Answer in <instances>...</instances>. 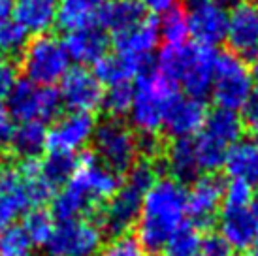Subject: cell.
<instances>
[{
    "mask_svg": "<svg viewBox=\"0 0 258 256\" xmlns=\"http://www.w3.org/2000/svg\"><path fill=\"white\" fill-rule=\"evenodd\" d=\"M186 188L172 177H158L145 192L136 222V241L151 254L164 249L173 232L185 224Z\"/></svg>",
    "mask_w": 258,
    "mask_h": 256,
    "instance_id": "obj_1",
    "label": "cell"
},
{
    "mask_svg": "<svg viewBox=\"0 0 258 256\" xmlns=\"http://www.w3.org/2000/svg\"><path fill=\"white\" fill-rule=\"evenodd\" d=\"M157 171V164L149 158L138 160L130 168L119 190L113 194V198L108 200L100 207L98 226L104 235H111L115 239V237L126 235L130 228L136 226L145 192L158 179Z\"/></svg>",
    "mask_w": 258,
    "mask_h": 256,
    "instance_id": "obj_2",
    "label": "cell"
},
{
    "mask_svg": "<svg viewBox=\"0 0 258 256\" xmlns=\"http://www.w3.org/2000/svg\"><path fill=\"white\" fill-rule=\"evenodd\" d=\"M217 57L219 53L215 47L198 42L166 45L158 55V72L164 74L175 87H183L185 94L202 100L211 93Z\"/></svg>",
    "mask_w": 258,
    "mask_h": 256,
    "instance_id": "obj_3",
    "label": "cell"
},
{
    "mask_svg": "<svg viewBox=\"0 0 258 256\" xmlns=\"http://www.w3.org/2000/svg\"><path fill=\"white\" fill-rule=\"evenodd\" d=\"M179 93L158 68L147 66L136 78L134 100L130 106L128 117L132 130L140 132L138 138H157L162 128V113L170 100Z\"/></svg>",
    "mask_w": 258,
    "mask_h": 256,
    "instance_id": "obj_4",
    "label": "cell"
},
{
    "mask_svg": "<svg viewBox=\"0 0 258 256\" xmlns=\"http://www.w3.org/2000/svg\"><path fill=\"white\" fill-rule=\"evenodd\" d=\"M21 70L27 81L40 87H53L70 70V57L62 40L53 34L34 36L21 51Z\"/></svg>",
    "mask_w": 258,
    "mask_h": 256,
    "instance_id": "obj_5",
    "label": "cell"
},
{
    "mask_svg": "<svg viewBox=\"0 0 258 256\" xmlns=\"http://www.w3.org/2000/svg\"><path fill=\"white\" fill-rule=\"evenodd\" d=\"M94 157L117 175L128 173L140 160V138L122 121L108 119L96 124L93 136Z\"/></svg>",
    "mask_w": 258,
    "mask_h": 256,
    "instance_id": "obj_6",
    "label": "cell"
},
{
    "mask_svg": "<svg viewBox=\"0 0 258 256\" xmlns=\"http://www.w3.org/2000/svg\"><path fill=\"white\" fill-rule=\"evenodd\" d=\"M252 89L254 81L245 58L237 57L232 51L221 53L217 57L213 85H211V94L217 107L230 111L241 109Z\"/></svg>",
    "mask_w": 258,
    "mask_h": 256,
    "instance_id": "obj_7",
    "label": "cell"
},
{
    "mask_svg": "<svg viewBox=\"0 0 258 256\" xmlns=\"http://www.w3.org/2000/svg\"><path fill=\"white\" fill-rule=\"evenodd\" d=\"M8 111L17 122L40 121L49 122L60 117L62 98L55 87H40L27 79L17 81L8 94Z\"/></svg>",
    "mask_w": 258,
    "mask_h": 256,
    "instance_id": "obj_8",
    "label": "cell"
},
{
    "mask_svg": "<svg viewBox=\"0 0 258 256\" xmlns=\"http://www.w3.org/2000/svg\"><path fill=\"white\" fill-rule=\"evenodd\" d=\"M104 232L91 219L60 222L43 245L47 256H94L102 249Z\"/></svg>",
    "mask_w": 258,
    "mask_h": 256,
    "instance_id": "obj_9",
    "label": "cell"
},
{
    "mask_svg": "<svg viewBox=\"0 0 258 256\" xmlns=\"http://www.w3.org/2000/svg\"><path fill=\"white\" fill-rule=\"evenodd\" d=\"M121 183V175L106 168L94 157V153H83L78 157V168L68 181V185H72L93 209L102 207L108 200L113 198Z\"/></svg>",
    "mask_w": 258,
    "mask_h": 256,
    "instance_id": "obj_10",
    "label": "cell"
},
{
    "mask_svg": "<svg viewBox=\"0 0 258 256\" xmlns=\"http://www.w3.org/2000/svg\"><path fill=\"white\" fill-rule=\"evenodd\" d=\"M96 121L93 113L70 111L55 119L53 126L47 128V147L49 153H68L83 149L93 140Z\"/></svg>",
    "mask_w": 258,
    "mask_h": 256,
    "instance_id": "obj_11",
    "label": "cell"
},
{
    "mask_svg": "<svg viewBox=\"0 0 258 256\" xmlns=\"http://www.w3.org/2000/svg\"><path fill=\"white\" fill-rule=\"evenodd\" d=\"M208 117V107L204 100L177 93L164 107L162 128L173 140H183L198 134Z\"/></svg>",
    "mask_w": 258,
    "mask_h": 256,
    "instance_id": "obj_12",
    "label": "cell"
},
{
    "mask_svg": "<svg viewBox=\"0 0 258 256\" xmlns=\"http://www.w3.org/2000/svg\"><path fill=\"white\" fill-rule=\"evenodd\" d=\"M58 94L62 98V104L70 107L72 111L93 113L98 107H102L104 85L89 68L76 66V68H70L64 78L60 79Z\"/></svg>",
    "mask_w": 258,
    "mask_h": 256,
    "instance_id": "obj_13",
    "label": "cell"
},
{
    "mask_svg": "<svg viewBox=\"0 0 258 256\" xmlns=\"http://www.w3.org/2000/svg\"><path fill=\"white\" fill-rule=\"evenodd\" d=\"M188 29L194 40L202 45L215 47L226 38L228 27V8L219 0H188Z\"/></svg>",
    "mask_w": 258,
    "mask_h": 256,
    "instance_id": "obj_14",
    "label": "cell"
},
{
    "mask_svg": "<svg viewBox=\"0 0 258 256\" xmlns=\"http://www.w3.org/2000/svg\"><path fill=\"white\" fill-rule=\"evenodd\" d=\"M222 192L224 183L213 173L194 179L190 190H186V215L190 217V224L198 230L213 224L222 206Z\"/></svg>",
    "mask_w": 258,
    "mask_h": 256,
    "instance_id": "obj_15",
    "label": "cell"
},
{
    "mask_svg": "<svg viewBox=\"0 0 258 256\" xmlns=\"http://www.w3.org/2000/svg\"><path fill=\"white\" fill-rule=\"evenodd\" d=\"M232 53L237 57H252L258 51V6L239 0L228 12L226 38Z\"/></svg>",
    "mask_w": 258,
    "mask_h": 256,
    "instance_id": "obj_16",
    "label": "cell"
},
{
    "mask_svg": "<svg viewBox=\"0 0 258 256\" xmlns=\"http://www.w3.org/2000/svg\"><path fill=\"white\" fill-rule=\"evenodd\" d=\"M219 235L230 247V250H249L256 241L258 215L254 206L245 209H222L219 222Z\"/></svg>",
    "mask_w": 258,
    "mask_h": 256,
    "instance_id": "obj_17",
    "label": "cell"
},
{
    "mask_svg": "<svg viewBox=\"0 0 258 256\" xmlns=\"http://www.w3.org/2000/svg\"><path fill=\"white\" fill-rule=\"evenodd\" d=\"M62 43L70 60H76L79 66L87 68V64H96L108 55L109 36L98 25H89L83 29L70 30Z\"/></svg>",
    "mask_w": 258,
    "mask_h": 256,
    "instance_id": "obj_18",
    "label": "cell"
},
{
    "mask_svg": "<svg viewBox=\"0 0 258 256\" xmlns=\"http://www.w3.org/2000/svg\"><path fill=\"white\" fill-rule=\"evenodd\" d=\"M158 40L160 36H158L157 21L145 17L136 27L115 36V53L132 58L136 62L149 64L151 53L157 49Z\"/></svg>",
    "mask_w": 258,
    "mask_h": 256,
    "instance_id": "obj_19",
    "label": "cell"
},
{
    "mask_svg": "<svg viewBox=\"0 0 258 256\" xmlns=\"http://www.w3.org/2000/svg\"><path fill=\"white\" fill-rule=\"evenodd\" d=\"M30 200L17 168L0 171V226H10L29 211Z\"/></svg>",
    "mask_w": 258,
    "mask_h": 256,
    "instance_id": "obj_20",
    "label": "cell"
},
{
    "mask_svg": "<svg viewBox=\"0 0 258 256\" xmlns=\"http://www.w3.org/2000/svg\"><path fill=\"white\" fill-rule=\"evenodd\" d=\"M57 0H14V19L27 34H47L57 25Z\"/></svg>",
    "mask_w": 258,
    "mask_h": 256,
    "instance_id": "obj_21",
    "label": "cell"
},
{
    "mask_svg": "<svg viewBox=\"0 0 258 256\" xmlns=\"http://www.w3.org/2000/svg\"><path fill=\"white\" fill-rule=\"evenodd\" d=\"M144 19L145 10L140 0H106L96 15L98 27L113 32L115 36L136 27Z\"/></svg>",
    "mask_w": 258,
    "mask_h": 256,
    "instance_id": "obj_22",
    "label": "cell"
},
{
    "mask_svg": "<svg viewBox=\"0 0 258 256\" xmlns=\"http://www.w3.org/2000/svg\"><path fill=\"white\" fill-rule=\"evenodd\" d=\"M222 168L230 179L243 181L252 188L258 186V143L243 140L232 145Z\"/></svg>",
    "mask_w": 258,
    "mask_h": 256,
    "instance_id": "obj_23",
    "label": "cell"
},
{
    "mask_svg": "<svg viewBox=\"0 0 258 256\" xmlns=\"http://www.w3.org/2000/svg\"><path fill=\"white\" fill-rule=\"evenodd\" d=\"M8 145L23 160L38 158V155L47 147V126L40 121L19 122L14 126Z\"/></svg>",
    "mask_w": 258,
    "mask_h": 256,
    "instance_id": "obj_24",
    "label": "cell"
},
{
    "mask_svg": "<svg viewBox=\"0 0 258 256\" xmlns=\"http://www.w3.org/2000/svg\"><path fill=\"white\" fill-rule=\"evenodd\" d=\"M149 64L136 62L132 58H126L113 53V55H106L102 57L98 62L94 64V76L100 81L102 85H119V83H130L132 78H138L142 72L147 68Z\"/></svg>",
    "mask_w": 258,
    "mask_h": 256,
    "instance_id": "obj_25",
    "label": "cell"
},
{
    "mask_svg": "<svg viewBox=\"0 0 258 256\" xmlns=\"http://www.w3.org/2000/svg\"><path fill=\"white\" fill-rule=\"evenodd\" d=\"M200 132L230 149L232 145L239 142V138L243 134V124L236 111L217 107L211 113H208Z\"/></svg>",
    "mask_w": 258,
    "mask_h": 256,
    "instance_id": "obj_26",
    "label": "cell"
},
{
    "mask_svg": "<svg viewBox=\"0 0 258 256\" xmlns=\"http://www.w3.org/2000/svg\"><path fill=\"white\" fill-rule=\"evenodd\" d=\"M166 168L170 171V177L179 183L196 179L200 170H198L194 143L190 138L173 140L170 143V147L166 149Z\"/></svg>",
    "mask_w": 258,
    "mask_h": 256,
    "instance_id": "obj_27",
    "label": "cell"
},
{
    "mask_svg": "<svg viewBox=\"0 0 258 256\" xmlns=\"http://www.w3.org/2000/svg\"><path fill=\"white\" fill-rule=\"evenodd\" d=\"M104 2L106 0H62L58 6L57 25L68 32L94 25Z\"/></svg>",
    "mask_w": 258,
    "mask_h": 256,
    "instance_id": "obj_28",
    "label": "cell"
},
{
    "mask_svg": "<svg viewBox=\"0 0 258 256\" xmlns=\"http://www.w3.org/2000/svg\"><path fill=\"white\" fill-rule=\"evenodd\" d=\"M76 168H78V158L76 155L68 153H49L43 160H40V175L55 190L70 181Z\"/></svg>",
    "mask_w": 258,
    "mask_h": 256,
    "instance_id": "obj_29",
    "label": "cell"
},
{
    "mask_svg": "<svg viewBox=\"0 0 258 256\" xmlns=\"http://www.w3.org/2000/svg\"><path fill=\"white\" fill-rule=\"evenodd\" d=\"M202 237V230L190 222H185L173 232L160 252L162 256H200Z\"/></svg>",
    "mask_w": 258,
    "mask_h": 256,
    "instance_id": "obj_30",
    "label": "cell"
},
{
    "mask_svg": "<svg viewBox=\"0 0 258 256\" xmlns=\"http://www.w3.org/2000/svg\"><path fill=\"white\" fill-rule=\"evenodd\" d=\"M194 153H196V162H198V170L208 171V173H215L224 166L226 155H228V147H224L222 143L211 140L209 136L198 132V138L192 140Z\"/></svg>",
    "mask_w": 258,
    "mask_h": 256,
    "instance_id": "obj_31",
    "label": "cell"
},
{
    "mask_svg": "<svg viewBox=\"0 0 258 256\" xmlns=\"http://www.w3.org/2000/svg\"><path fill=\"white\" fill-rule=\"evenodd\" d=\"M158 25V36L166 42V45H183L186 43L190 29H188V17L186 10L175 6L173 10L162 14Z\"/></svg>",
    "mask_w": 258,
    "mask_h": 256,
    "instance_id": "obj_32",
    "label": "cell"
},
{
    "mask_svg": "<svg viewBox=\"0 0 258 256\" xmlns=\"http://www.w3.org/2000/svg\"><path fill=\"white\" fill-rule=\"evenodd\" d=\"M21 226L30 237V241L34 243V247L36 245L43 247L45 243L49 241L51 234L55 230V221H53L51 211L43 209V207H34V209H29L25 213Z\"/></svg>",
    "mask_w": 258,
    "mask_h": 256,
    "instance_id": "obj_33",
    "label": "cell"
},
{
    "mask_svg": "<svg viewBox=\"0 0 258 256\" xmlns=\"http://www.w3.org/2000/svg\"><path fill=\"white\" fill-rule=\"evenodd\" d=\"M34 243L30 241L21 224H10L0 230V254L2 256H32Z\"/></svg>",
    "mask_w": 258,
    "mask_h": 256,
    "instance_id": "obj_34",
    "label": "cell"
},
{
    "mask_svg": "<svg viewBox=\"0 0 258 256\" xmlns=\"http://www.w3.org/2000/svg\"><path fill=\"white\" fill-rule=\"evenodd\" d=\"M132 100H134V87L130 83H119V85H111L108 87V91H104L102 107L108 111L109 119L121 121L124 115H128Z\"/></svg>",
    "mask_w": 258,
    "mask_h": 256,
    "instance_id": "obj_35",
    "label": "cell"
},
{
    "mask_svg": "<svg viewBox=\"0 0 258 256\" xmlns=\"http://www.w3.org/2000/svg\"><path fill=\"white\" fill-rule=\"evenodd\" d=\"M29 42V34L25 32L19 23L12 19L0 29V55L2 57H12L25 49V45Z\"/></svg>",
    "mask_w": 258,
    "mask_h": 256,
    "instance_id": "obj_36",
    "label": "cell"
},
{
    "mask_svg": "<svg viewBox=\"0 0 258 256\" xmlns=\"http://www.w3.org/2000/svg\"><path fill=\"white\" fill-rule=\"evenodd\" d=\"M254 200V192L252 186H249L243 181H236L230 179L224 185L222 192V209H245L249 207Z\"/></svg>",
    "mask_w": 258,
    "mask_h": 256,
    "instance_id": "obj_37",
    "label": "cell"
},
{
    "mask_svg": "<svg viewBox=\"0 0 258 256\" xmlns=\"http://www.w3.org/2000/svg\"><path fill=\"white\" fill-rule=\"evenodd\" d=\"M94 256H145V250L140 247V243L130 237V235H121L102 247Z\"/></svg>",
    "mask_w": 258,
    "mask_h": 256,
    "instance_id": "obj_38",
    "label": "cell"
},
{
    "mask_svg": "<svg viewBox=\"0 0 258 256\" xmlns=\"http://www.w3.org/2000/svg\"><path fill=\"white\" fill-rule=\"evenodd\" d=\"M239 119H241L243 130L258 138V87L252 89V93L249 94L247 102L243 104Z\"/></svg>",
    "mask_w": 258,
    "mask_h": 256,
    "instance_id": "obj_39",
    "label": "cell"
},
{
    "mask_svg": "<svg viewBox=\"0 0 258 256\" xmlns=\"http://www.w3.org/2000/svg\"><path fill=\"white\" fill-rule=\"evenodd\" d=\"M19 79H17V68L15 64L8 57L0 55V102L8 98V94L12 93V89L15 87Z\"/></svg>",
    "mask_w": 258,
    "mask_h": 256,
    "instance_id": "obj_40",
    "label": "cell"
},
{
    "mask_svg": "<svg viewBox=\"0 0 258 256\" xmlns=\"http://www.w3.org/2000/svg\"><path fill=\"white\" fill-rule=\"evenodd\" d=\"M200 256H230V247L219 234L209 232L206 237H202Z\"/></svg>",
    "mask_w": 258,
    "mask_h": 256,
    "instance_id": "obj_41",
    "label": "cell"
},
{
    "mask_svg": "<svg viewBox=\"0 0 258 256\" xmlns=\"http://www.w3.org/2000/svg\"><path fill=\"white\" fill-rule=\"evenodd\" d=\"M12 132H14V119L8 111L6 104L0 102V145L10 142Z\"/></svg>",
    "mask_w": 258,
    "mask_h": 256,
    "instance_id": "obj_42",
    "label": "cell"
},
{
    "mask_svg": "<svg viewBox=\"0 0 258 256\" xmlns=\"http://www.w3.org/2000/svg\"><path fill=\"white\" fill-rule=\"evenodd\" d=\"M179 0H140V4L144 6V10H149L151 14L162 15L166 12H170L177 6Z\"/></svg>",
    "mask_w": 258,
    "mask_h": 256,
    "instance_id": "obj_43",
    "label": "cell"
},
{
    "mask_svg": "<svg viewBox=\"0 0 258 256\" xmlns=\"http://www.w3.org/2000/svg\"><path fill=\"white\" fill-rule=\"evenodd\" d=\"M14 19V0H0V29Z\"/></svg>",
    "mask_w": 258,
    "mask_h": 256,
    "instance_id": "obj_44",
    "label": "cell"
},
{
    "mask_svg": "<svg viewBox=\"0 0 258 256\" xmlns=\"http://www.w3.org/2000/svg\"><path fill=\"white\" fill-rule=\"evenodd\" d=\"M251 76H252V81H258V51L252 55V64H251Z\"/></svg>",
    "mask_w": 258,
    "mask_h": 256,
    "instance_id": "obj_45",
    "label": "cell"
},
{
    "mask_svg": "<svg viewBox=\"0 0 258 256\" xmlns=\"http://www.w3.org/2000/svg\"><path fill=\"white\" fill-rule=\"evenodd\" d=\"M247 256H258V249H256V247H254V249L249 250V254H247Z\"/></svg>",
    "mask_w": 258,
    "mask_h": 256,
    "instance_id": "obj_46",
    "label": "cell"
},
{
    "mask_svg": "<svg viewBox=\"0 0 258 256\" xmlns=\"http://www.w3.org/2000/svg\"><path fill=\"white\" fill-rule=\"evenodd\" d=\"M254 245H256V249H258V235H256V241H254Z\"/></svg>",
    "mask_w": 258,
    "mask_h": 256,
    "instance_id": "obj_47",
    "label": "cell"
},
{
    "mask_svg": "<svg viewBox=\"0 0 258 256\" xmlns=\"http://www.w3.org/2000/svg\"><path fill=\"white\" fill-rule=\"evenodd\" d=\"M0 256H2V254H0Z\"/></svg>",
    "mask_w": 258,
    "mask_h": 256,
    "instance_id": "obj_48",
    "label": "cell"
}]
</instances>
